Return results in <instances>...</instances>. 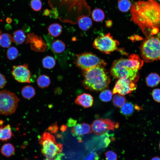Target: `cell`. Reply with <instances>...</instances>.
Returning <instances> with one entry per match:
<instances>
[{
	"mask_svg": "<svg viewBox=\"0 0 160 160\" xmlns=\"http://www.w3.org/2000/svg\"><path fill=\"white\" fill-rule=\"evenodd\" d=\"M47 29L49 35L55 37L59 36L62 31V26L58 23H54L50 24L48 27Z\"/></svg>",
	"mask_w": 160,
	"mask_h": 160,
	"instance_id": "d6986e66",
	"label": "cell"
},
{
	"mask_svg": "<svg viewBox=\"0 0 160 160\" xmlns=\"http://www.w3.org/2000/svg\"><path fill=\"white\" fill-rule=\"evenodd\" d=\"M12 74L14 78L19 82H31L30 72L27 64L13 66Z\"/></svg>",
	"mask_w": 160,
	"mask_h": 160,
	"instance_id": "7c38bea8",
	"label": "cell"
},
{
	"mask_svg": "<svg viewBox=\"0 0 160 160\" xmlns=\"http://www.w3.org/2000/svg\"><path fill=\"white\" fill-rule=\"evenodd\" d=\"M135 106L133 104L129 102L125 103L120 108V112L123 115L126 116H130L134 111Z\"/></svg>",
	"mask_w": 160,
	"mask_h": 160,
	"instance_id": "cb8c5ba5",
	"label": "cell"
},
{
	"mask_svg": "<svg viewBox=\"0 0 160 160\" xmlns=\"http://www.w3.org/2000/svg\"><path fill=\"white\" fill-rule=\"evenodd\" d=\"M137 88V85L129 79L121 78L116 83L112 92L113 95L119 94L123 95L132 92Z\"/></svg>",
	"mask_w": 160,
	"mask_h": 160,
	"instance_id": "8fae6325",
	"label": "cell"
},
{
	"mask_svg": "<svg viewBox=\"0 0 160 160\" xmlns=\"http://www.w3.org/2000/svg\"><path fill=\"white\" fill-rule=\"evenodd\" d=\"M112 25V22L111 20H108L106 22V25L108 27H111Z\"/></svg>",
	"mask_w": 160,
	"mask_h": 160,
	"instance_id": "7bdbcfd3",
	"label": "cell"
},
{
	"mask_svg": "<svg viewBox=\"0 0 160 160\" xmlns=\"http://www.w3.org/2000/svg\"><path fill=\"white\" fill-rule=\"evenodd\" d=\"M146 81L147 86L151 87H154L160 82V77L157 73H152L147 76Z\"/></svg>",
	"mask_w": 160,
	"mask_h": 160,
	"instance_id": "ffe728a7",
	"label": "cell"
},
{
	"mask_svg": "<svg viewBox=\"0 0 160 160\" xmlns=\"http://www.w3.org/2000/svg\"><path fill=\"white\" fill-rule=\"evenodd\" d=\"M67 128V126L66 125L63 124L60 127V131L63 132L65 131Z\"/></svg>",
	"mask_w": 160,
	"mask_h": 160,
	"instance_id": "b9f144b4",
	"label": "cell"
},
{
	"mask_svg": "<svg viewBox=\"0 0 160 160\" xmlns=\"http://www.w3.org/2000/svg\"><path fill=\"white\" fill-rule=\"evenodd\" d=\"M51 13V11L49 9H46L44 11L43 14L45 16H48L50 15Z\"/></svg>",
	"mask_w": 160,
	"mask_h": 160,
	"instance_id": "60d3db41",
	"label": "cell"
},
{
	"mask_svg": "<svg viewBox=\"0 0 160 160\" xmlns=\"http://www.w3.org/2000/svg\"><path fill=\"white\" fill-rule=\"evenodd\" d=\"M30 5L32 9L34 11H40L42 7V3L41 0H31Z\"/></svg>",
	"mask_w": 160,
	"mask_h": 160,
	"instance_id": "d6a6232c",
	"label": "cell"
},
{
	"mask_svg": "<svg viewBox=\"0 0 160 160\" xmlns=\"http://www.w3.org/2000/svg\"><path fill=\"white\" fill-rule=\"evenodd\" d=\"M119 44L114 39L110 33L101 35L95 40L93 46L94 47L106 54L110 53L118 49Z\"/></svg>",
	"mask_w": 160,
	"mask_h": 160,
	"instance_id": "9c48e42d",
	"label": "cell"
},
{
	"mask_svg": "<svg viewBox=\"0 0 160 160\" xmlns=\"http://www.w3.org/2000/svg\"><path fill=\"white\" fill-rule=\"evenodd\" d=\"M21 93L23 97L28 99L33 97L36 94L35 89L30 85H27L24 87L22 89Z\"/></svg>",
	"mask_w": 160,
	"mask_h": 160,
	"instance_id": "7402d4cb",
	"label": "cell"
},
{
	"mask_svg": "<svg viewBox=\"0 0 160 160\" xmlns=\"http://www.w3.org/2000/svg\"><path fill=\"white\" fill-rule=\"evenodd\" d=\"M27 42L31 43L32 49L37 52H44L47 46L46 43L41 36L30 33L28 35Z\"/></svg>",
	"mask_w": 160,
	"mask_h": 160,
	"instance_id": "4fadbf2b",
	"label": "cell"
},
{
	"mask_svg": "<svg viewBox=\"0 0 160 160\" xmlns=\"http://www.w3.org/2000/svg\"><path fill=\"white\" fill-rule=\"evenodd\" d=\"M43 67L45 68L51 69L56 64V60L55 58L50 56H47L43 58L42 60Z\"/></svg>",
	"mask_w": 160,
	"mask_h": 160,
	"instance_id": "4316f807",
	"label": "cell"
},
{
	"mask_svg": "<svg viewBox=\"0 0 160 160\" xmlns=\"http://www.w3.org/2000/svg\"><path fill=\"white\" fill-rule=\"evenodd\" d=\"M126 100L125 97L123 95L116 94L113 98V102L116 107H120L125 103Z\"/></svg>",
	"mask_w": 160,
	"mask_h": 160,
	"instance_id": "f546056e",
	"label": "cell"
},
{
	"mask_svg": "<svg viewBox=\"0 0 160 160\" xmlns=\"http://www.w3.org/2000/svg\"><path fill=\"white\" fill-rule=\"evenodd\" d=\"M12 38L11 34L8 33H4L0 36V45L3 47H9L12 44Z\"/></svg>",
	"mask_w": 160,
	"mask_h": 160,
	"instance_id": "603a6c76",
	"label": "cell"
},
{
	"mask_svg": "<svg viewBox=\"0 0 160 160\" xmlns=\"http://www.w3.org/2000/svg\"><path fill=\"white\" fill-rule=\"evenodd\" d=\"M15 150L14 146L11 143L4 144L1 149V152L4 156L9 157L14 153Z\"/></svg>",
	"mask_w": 160,
	"mask_h": 160,
	"instance_id": "44dd1931",
	"label": "cell"
},
{
	"mask_svg": "<svg viewBox=\"0 0 160 160\" xmlns=\"http://www.w3.org/2000/svg\"><path fill=\"white\" fill-rule=\"evenodd\" d=\"M130 10V20L147 37L153 28L160 29V4L156 0L135 1Z\"/></svg>",
	"mask_w": 160,
	"mask_h": 160,
	"instance_id": "6da1fadb",
	"label": "cell"
},
{
	"mask_svg": "<svg viewBox=\"0 0 160 160\" xmlns=\"http://www.w3.org/2000/svg\"><path fill=\"white\" fill-rule=\"evenodd\" d=\"M13 136L10 125L7 124L0 127V140L6 141L10 140Z\"/></svg>",
	"mask_w": 160,
	"mask_h": 160,
	"instance_id": "2e32d148",
	"label": "cell"
},
{
	"mask_svg": "<svg viewBox=\"0 0 160 160\" xmlns=\"http://www.w3.org/2000/svg\"><path fill=\"white\" fill-rule=\"evenodd\" d=\"M151 160H160V157L156 156L152 158Z\"/></svg>",
	"mask_w": 160,
	"mask_h": 160,
	"instance_id": "ee69618b",
	"label": "cell"
},
{
	"mask_svg": "<svg viewBox=\"0 0 160 160\" xmlns=\"http://www.w3.org/2000/svg\"><path fill=\"white\" fill-rule=\"evenodd\" d=\"M38 86L40 88H44L48 87L51 83L49 77L45 74L39 76L36 79Z\"/></svg>",
	"mask_w": 160,
	"mask_h": 160,
	"instance_id": "d4e9b609",
	"label": "cell"
},
{
	"mask_svg": "<svg viewBox=\"0 0 160 160\" xmlns=\"http://www.w3.org/2000/svg\"><path fill=\"white\" fill-rule=\"evenodd\" d=\"M44 160H54V159L53 158L52 159V158H47L46 159Z\"/></svg>",
	"mask_w": 160,
	"mask_h": 160,
	"instance_id": "bcb514c9",
	"label": "cell"
},
{
	"mask_svg": "<svg viewBox=\"0 0 160 160\" xmlns=\"http://www.w3.org/2000/svg\"><path fill=\"white\" fill-rule=\"evenodd\" d=\"M64 156V154L61 153L57 154L53 159L54 160H62V158Z\"/></svg>",
	"mask_w": 160,
	"mask_h": 160,
	"instance_id": "ab89813d",
	"label": "cell"
},
{
	"mask_svg": "<svg viewBox=\"0 0 160 160\" xmlns=\"http://www.w3.org/2000/svg\"><path fill=\"white\" fill-rule=\"evenodd\" d=\"M77 23L80 28L82 30L86 31L92 27V22L91 19L88 16H83L79 20Z\"/></svg>",
	"mask_w": 160,
	"mask_h": 160,
	"instance_id": "e0dca14e",
	"label": "cell"
},
{
	"mask_svg": "<svg viewBox=\"0 0 160 160\" xmlns=\"http://www.w3.org/2000/svg\"><path fill=\"white\" fill-rule=\"evenodd\" d=\"M57 137L59 138H61L62 137V135L60 134H58L56 135Z\"/></svg>",
	"mask_w": 160,
	"mask_h": 160,
	"instance_id": "f6af8a7d",
	"label": "cell"
},
{
	"mask_svg": "<svg viewBox=\"0 0 160 160\" xmlns=\"http://www.w3.org/2000/svg\"><path fill=\"white\" fill-rule=\"evenodd\" d=\"M95 154V153L92 152L84 160H94Z\"/></svg>",
	"mask_w": 160,
	"mask_h": 160,
	"instance_id": "f35d334b",
	"label": "cell"
},
{
	"mask_svg": "<svg viewBox=\"0 0 160 160\" xmlns=\"http://www.w3.org/2000/svg\"><path fill=\"white\" fill-rule=\"evenodd\" d=\"M118 5L119 9L121 12H126L130 9L132 4L129 0H119Z\"/></svg>",
	"mask_w": 160,
	"mask_h": 160,
	"instance_id": "f1b7e54d",
	"label": "cell"
},
{
	"mask_svg": "<svg viewBox=\"0 0 160 160\" xmlns=\"http://www.w3.org/2000/svg\"><path fill=\"white\" fill-rule=\"evenodd\" d=\"M159 1H160V0H158Z\"/></svg>",
	"mask_w": 160,
	"mask_h": 160,
	"instance_id": "681fc988",
	"label": "cell"
},
{
	"mask_svg": "<svg viewBox=\"0 0 160 160\" xmlns=\"http://www.w3.org/2000/svg\"><path fill=\"white\" fill-rule=\"evenodd\" d=\"M77 121L72 118H69L68 120L67 126L68 127H74L76 124Z\"/></svg>",
	"mask_w": 160,
	"mask_h": 160,
	"instance_id": "8d00e7d4",
	"label": "cell"
},
{
	"mask_svg": "<svg viewBox=\"0 0 160 160\" xmlns=\"http://www.w3.org/2000/svg\"><path fill=\"white\" fill-rule=\"evenodd\" d=\"M112 95V92L110 90L104 89L100 93L99 98L103 102H108L111 100Z\"/></svg>",
	"mask_w": 160,
	"mask_h": 160,
	"instance_id": "4dcf8cb0",
	"label": "cell"
},
{
	"mask_svg": "<svg viewBox=\"0 0 160 160\" xmlns=\"http://www.w3.org/2000/svg\"><path fill=\"white\" fill-rule=\"evenodd\" d=\"M58 129V127L57 122L52 124L47 129L48 131L51 133H56Z\"/></svg>",
	"mask_w": 160,
	"mask_h": 160,
	"instance_id": "d590c367",
	"label": "cell"
},
{
	"mask_svg": "<svg viewBox=\"0 0 160 160\" xmlns=\"http://www.w3.org/2000/svg\"><path fill=\"white\" fill-rule=\"evenodd\" d=\"M39 143L41 145L42 153L47 158H53L63 151V145L57 143L54 136L45 132L38 138Z\"/></svg>",
	"mask_w": 160,
	"mask_h": 160,
	"instance_id": "8992f818",
	"label": "cell"
},
{
	"mask_svg": "<svg viewBox=\"0 0 160 160\" xmlns=\"http://www.w3.org/2000/svg\"><path fill=\"white\" fill-rule=\"evenodd\" d=\"M152 96L153 99L156 102L160 103V89H154L152 91Z\"/></svg>",
	"mask_w": 160,
	"mask_h": 160,
	"instance_id": "e575fe53",
	"label": "cell"
},
{
	"mask_svg": "<svg viewBox=\"0 0 160 160\" xmlns=\"http://www.w3.org/2000/svg\"><path fill=\"white\" fill-rule=\"evenodd\" d=\"M55 17L61 22L74 24L82 16H89L91 8L86 0H48Z\"/></svg>",
	"mask_w": 160,
	"mask_h": 160,
	"instance_id": "7a4b0ae2",
	"label": "cell"
},
{
	"mask_svg": "<svg viewBox=\"0 0 160 160\" xmlns=\"http://www.w3.org/2000/svg\"><path fill=\"white\" fill-rule=\"evenodd\" d=\"M159 150H160V142H159Z\"/></svg>",
	"mask_w": 160,
	"mask_h": 160,
	"instance_id": "7dc6e473",
	"label": "cell"
},
{
	"mask_svg": "<svg viewBox=\"0 0 160 160\" xmlns=\"http://www.w3.org/2000/svg\"><path fill=\"white\" fill-rule=\"evenodd\" d=\"M18 50L15 47H10L7 50V57L10 60H12L15 59L18 56Z\"/></svg>",
	"mask_w": 160,
	"mask_h": 160,
	"instance_id": "1f68e13d",
	"label": "cell"
},
{
	"mask_svg": "<svg viewBox=\"0 0 160 160\" xmlns=\"http://www.w3.org/2000/svg\"><path fill=\"white\" fill-rule=\"evenodd\" d=\"M143 63V60L137 55H131L128 58H121L115 61L111 68L110 73L116 79L127 78L135 83L139 79V71Z\"/></svg>",
	"mask_w": 160,
	"mask_h": 160,
	"instance_id": "3957f363",
	"label": "cell"
},
{
	"mask_svg": "<svg viewBox=\"0 0 160 160\" xmlns=\"http://www.w3.org/2000/svg\"><path fill=\"white\" fill-rule=\"evenodd\" d=\"M6 82V79L4 75L0 73V89L3 88Z\"/></svg>",
	"mask_w": 160,
	"mask_h": 160,
	"instance_id": "74e56055",
	"label": "cell"
},
{
	"mask_svg": "<svg viewBox=\"0 0 160 160\" xmlns=\"http://www.w3.org/2000/svg\"><path fill=\"white\" fill-rule=\"evenodd\" d=\"M93 97L90 94L84 93L78 96L75 100V103L84 108L91 107L93 103Z\"/></svg>",
	"mask_w": 160,
	"mask_h": 160,
	"instance_id": "9a60e30c",
	"label": "cell"
},
{
	"mask_svg": "<svg viewBox=\"0 0 160 160\" xmlns=\"http://www.w3.org/2000/svg\"><path fill=\"white\" fill-rule=\"evenodd\" d=\"M74 63L83 71L97 66H105L106 63L103 60L90 52H84L76 55Z\"/></svg>",
	"mask_w": 160,
	"mask_h": 160,
	"instance_id": "ba28073f",
	"label": "cell"
},
{
	"mask_svg": "<svg viewBox=\"0 0 160 160\" xmlns=\"http://www.w3.org/2000/svg\"><path fill=\"white\" fill-rule=\"evenodd\" d=\"M106 160H117V154L113 151H108L105 153Z\"/></svg>",
	"mask_w": 160,
	"mask_h": 160,
	"instance_id": "836d02e7",
	"label": "cell"
},
{
	"mask_svg": "<svg viewBox=\"0 0 160 160\" xmlns=\"http://www.w3.org/2000/svg\"><path fill=\"white\" fill-rule=\"evenodd\" d=\"M118 123H116L110 119L100 118L95 120L91 126L92 132L97 135L104 134L107 130L113 131L118 127Z\"/></svg>",
	"mask_w": 160,
	"mask_h": 160,
	"instance_id": "30bf717a",
	"label": "cell"
},
{
	"mask_svg": "<svg viewBox=\"0 0 160 160\" xmlns=\"http://www.w3.org/2000/svg\"><path fill=\"white\" fill-rule=\"evenodd\" d=\"M51 47L52 51L55 54H57L64 52L66 48L65 43L60 39H56L53 41Z\"/></svg>",
	"mask_w": 160,
	"mask_h": 160,
	"instance_id": "ac0fdd59",
	"label": "cell"
},
{
	"mask_svg": "<svg viewBox=\"0 0 160 160\" xmlns=\"http://www.w3.org/2000/svg\"><path fill=\"white\" fill-rule=\"evenodd\" d=\"M12 38L13 41L15 43L21 44L25 41L26 36L22 30H18L14 32Z\"/></svg>",
	"mask_w": 160,
	"mask_h": 160,
	"instance_id": "484cf974",
	"label": "cell"
},
{
	"mask_svg": "<svg viewBox=\"0 0 160 160\" xmlns=\"http://www.w3.org/2000/svg\"><path fill=\"white\" fill-rule=\"evenodd\" d=\"M71 132L74 136H76L79 141L81 140L80 137L82 135L90 133L92 132L91 126L88 124L85 123L78 124L72 129Z\"/></svg>",
	"mask_w": 160,
	"mask_h": 160,
	"instance_id": "5bb4252c",
	"label": "cell"
},
{
	"mask_svg": "<svg viewBox=\"0 0 160 160\" xmlns=\"http://www.w3.org/2000/svg\"><path fill=\"white\" fill-rule=\"evenodd\" d=\"M91 14L92 19L96 22H101L103 20L105 17L104 11L99 8H95L94 9Z\"/></svg>",
	"mask_w": 160,
	"mask_h": 160,
	"instance_id": "83f0119b",
	"label": "cell"
},
{
	"mask_svg": "<svg viewBox=\"0 0 160 160\" xmlns=\"http://www.w3.org/2000/svg\"><path fill=\"white\" fill-rule=\"evenodd\" d=\"M82 84L87 89L98 91L107 88L111 81L103 66H97L83 71Z\"/></svg>",
	"mask_w": 160,
	"mask_h": 160,
	"instance_id": "277c9868",
	"label": "cell"
},
{
	"mask_svg": "<svg viewBox=\"0 0 160 160\" xmlns=\"http://www.w3.org/2000/svg\"><path fill=\"white\" fill-rule=\"evenodd\" d=\"M1 35V31H0V36Z\"/></svg>",
	"mask_w": 160,
	"mask_h": 160,
	"instance_id": "c3c4849f",
	"label": "cell"
},
{
	"mask_svg": "<svg viewBox=\"0 0 160 160\" xmlns=\"http://www.w3.org/2000/svg\"><path fill=\"white\" fill-rule=\"evenodd\" d=\"M19 100L15 94L6 90L0 91V114L8 115L14 113Z\"/></svg>",
	"mask_w": 160,
	"mask_h": 160,
	"instance_id": "52a82bcc",
	"label": "cell"
},
{
	"mask_svg": "<svg viewBox=\"0 0 160 160\" xmlns=\"http://www.w3.org/2000/svg\"><path fill=\"white\" fill-rule=\"evenodd\" d=\"M148 37L140 47L142 57L147 63L160 60V39L153 36Z\"/></svg>",
	"mask_w": 160,
	"mask_h": 160,
	"instance_id": "5b68a950",
	"label": "cell"
}]
</instances>
